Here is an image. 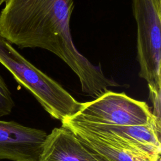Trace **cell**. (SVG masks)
I'll return each instance as SVG.
<instances>
[{"mask_svg": "<svg viewBox=\"0 0 161 161\" xmlns=\"http://www.w3.org/2000/svg\"><path fill=\"white\" fill-rule=\"evenodd\" d=\"M137 27L139 76L148 87L161 88V0H132Z\"/></svg>", "mask_w": 161, "mask_h": 161, "instance_id": "cell-4", "label": "cell"}, {"mask_svg": "<svg viewBox=\"0 0 161 161\" xmlns=\"http://www.w3.org/2000/svg\"><path fill=\"white\" fill-rule=\"evenodd\" d=\"M39 161H100L70 130L54 128L45 140Z\"/></svg>", "mask_w": 161, "mask_h": 161, "instance_id": "cell-7", "label": "cell"}, {"mask_svg": "<svg viewBox=\"0 0 161 161\" xmlns=\"http://www.w3.org/2000/svg\"><path fill=\"white\" fill-rule=\"evenodd\" d=\"M0 63L52 118L62 121L81 109L82 103L77 101L59 83L28 61L1 34Z\"/></svg>", "mask_w": 161, "mask_h": 161, "instance_id": "cell-2", "label": "cell"}, {"mask_svg": "<svg viewBox=\"0 0 161 161\" xmlns=\"http://www.w3.org/2000/svg\"><path fill=\"white\" fill-rule=\"evenodd\" d=\"M72 132L100 161H153L148 158L136 155L127 150L111 147L84 134ZM157 161H160V158Z\"/></svg>", "mask_w": 161, "mask_h": 161, "instance_id": "cell-8", "label": "cell"}, {"mask_svg": "<svg viewBox=\"0 0 161 161\" xmlns=\"http://www.w3.org/2000/svg\"><path fill=\"white\" fill-rule=\"evenodd\" d=\"M0 13V34L19 48H40L62 59L77 75L83 92L97 98L119 86L76 48L70 21L73 0H6Z\"/></svg>", "mask_w": 161, "mask_h": 161, "instance_id": "cell-1", "label": "cell"}, {"mask_svg": "<svg viewBox=\"0 0 161 161\" xmlns=\"http://www.w3.org/2000/svg\"><path fill=\"white\" fill-rule=\"evenodd\" d=\"M62 126L94 138L111 147L121 148L153 161L160 158L161 128L155 123L118 126L97 124L66 118Z\"/></svg>", "mask_w": 161, "mask_h": 161, "instance_id": "cell-3", "label": "cell"}, {"mask_svg": "<svg viewBox=\"0 0 161 161\" xmlns=\"http://www.w3.org/2000/svg\"><path fill=\"white\" fill-rule=\"evenodd\" d=\"M72 120L97 124L132 126L155 123L148 104L134 99L124 92L108 90L94 100L82 103L80 111Z\"/></svg>", "mask_w": 161, "mask_h": 161, "instance_id": "cell-5", "label": "cell"}, {"mask_svg": "<svg viewBox=\"0 0 161 161\" xmlns=\"http://www.w3.org/2000/svg\"><path fill=\"white\" fill-rule=\"evenodd\" d=\"M14 106L11 92L0 74V117L10 114Z\"/></svg>", "mask_w": 161, "mask_h": 161, "instance_id": "cell-9", "label": "cell"}, {"mask_svg": "<svg viewBox=\"0 0 161 161\" xmlns=\"http://www.w3.org/2000/svg\"><path fill=\"white\" fill-rule=\"evenodd\" d=\"M47 135L42 130L0 120V160L39 161Z\"/></svg>", "mask_w": 161, "mask_h": 161, "instance_id": "cell-6", "label": "cell"}, {"mask_svg": "<svg viewBox=\"0 0 161 161\" xmlns=\"http://www.w3.org/2000/svg\"><path fill=\"white\" fill-rule=\"evenodd\" d=\"M6 0H0V5H1L3 3H5Z\"/></svg>", "mask_w": 161, "mask_h": 161, "instance_id": "cell-10", "label": "cell"}]
</instances>
